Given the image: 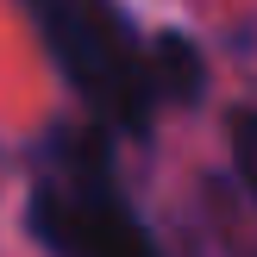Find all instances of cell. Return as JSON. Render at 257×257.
<instances>
[{
  "label": "cell",
  "instance_id": "1",
  "mask_svg": "<svg viewBox=\"0 0 257 257\" xmlns=\"http://www.w3.org/2000/svg\"><path fill=\"white\" fill-rule=\"evenodd\" d=\"M25 7L44 32V50L57 57L63 82L82 94V107L107 132L145 138L151 107H157L151 44H138L119 0H25Z\"/></svg>",
  "mask_w": 257,
  "mask_h": 257
},
{
  "label": "cell",
  "instance_id": "2",
  "mask_svg": "<svg viewBox=\"0 0 257 257\" xmlns=\"http://www.w3.org/2000/svg\"><path fill=\"white\" fill-rule=\"evenodd\" d=\"M25 226L50 257H163L138 207L119 195L113 157L94 138H63L44 157L25 195Z\"/></svg>",
  "mask_w": 257,
  "mask_h": 257
},
{
  "label": "cell",
  "instance_id": "3",
  "mask_svg": "<svg viewBox=\"0 0 257 257\" xmlns=\"http://www.w3.org/2000/svg\"><path fill=\"white\" fill-rule=\"evenodd\" d=\"M151 82H157V100L176 94V100H195L201 94V57L188 38H157L151 44Z\"/></svg>",
  "mask_w": 257,
  "mask_h": 257
},
{
  "label": "cell",
  "instance_id": "4",
  "mask_svg": "<svg viewBox=\"0 0 257 257\" xmlns=\"http://www.w3.org/2000/svg\"><path fill=\"white\" fill-rule=\"evenodd\" d=\"M232 163H238V176H245L251 195H257V107L232 113Z\"/></svg>",
  "mask_w": 257,
  "mask_h": 257
}]
</instances>
